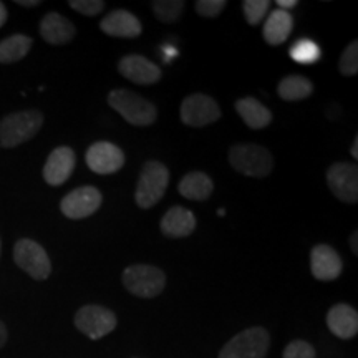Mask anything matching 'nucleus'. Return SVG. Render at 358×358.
Instances as JSON below:
<instances>
[{
    "mask_svg": "<svg viewBox=\"0 0 358 358\" xmlns=\"http://www.w3.org/2000/svg\"><path fill=\"white\" fill-rule=\"evenodd\" d=\"M108 105L133 127H150L156 122V116H158L153 103L131 90L118 88L110 92Z\"/></svg>",
    "mask_w": 358,
    "mask_h": 358,
    "instance_id": "obj_1",
    "label": "nucleus"
},
{
    "mask_svg": "<svg viewBox=\"0 0 358 358\" xmlns=\"http://www.w3.org/2000/svg\"><path fill=\"white\" fill-rule=\"evenodd\" d=\"M229 163L237 173L249 178H266L274 169L272 153L261 145H234L229 150Z\"/></svg>",
    "mask_w": 358,
    "mask_h": 358,
    "instance_id": "obj_2",
    "label": "nucleus"
},
{
    "mask_svg": "<svg viewBox=\"0 0 358 358\" xmlns=\"http://www.w3.org/2000/svg\"><path fill=\"white\" fill-rule=\"evenodd\" d=\"M43 115L37 110L17 111L0 122V146L15 148L29 141L40 131Z\"/></svg>",
    "mask_w": 358,
    "mask_h": 358,
    "instance_id": "obj_3",
    "label": "nucleus"
},
{
    "mask_svg": "<svg viewBox=\"0 0 358 358\" xmlns=\"http://www.w3.org/2000/svg\"><path fill=\"white\" fill-rule=\"evenodd\" d=\"M169 182V171L159 161H148L143 166L134 192V201L141 209L153 208L163 199Z\"/></svg>",
    "mask_w": 358,
    "mask_h": 358,
    "instance_id": "obj_4",
    "label": "nucleus"
},
{
    "mask_svg": "<svg viewBox=\"0 0 358 358\" xmlns=\"http://www.w3.org/2000/svg\"><path fill=\"white\" fill-rule=\"evenodd\" d=\"M123 285L136 297L153 299L164 290L166 274L155 266L134 264L123 271Z\"/></svg>",
    "mask_w": 358,
    "mask_h": 358,
    "instance_id": "obj_5",
    "label": "nucleus"
},
{
    "mask_svg": "<svg viewBox=\"0 0 358 358\" xmlns=\"http://www.w3.org/2000/svg\"><path fill=\"white\" fill-rule=\"evenodd\" d=\"M268 347L271 335L267 330L262 327H250L232 337L219 352V358H266Z\"/></svg>",
    "mask_w": 358,
    "mask_h": 358,
    "instance_id": "obj_6",
    "label": "nucleus"
},
{
    "mask_svg": "<svg viewBox=\"0 0 358 358\" xmlns=\"http://www.w3.org/2000/svg\"><path fill=\"white\" fill-rule=\"evenodd\" d=\"M13 261L35 280H45L50 277L52 264L48 254L32 239L17 241L13 248Z\"/></svg>",
    "mask_w": 358,
    "mask_h": 358,
    "instance_id": "obj_7",
    "label": "nucleus"
},
{
    "mask_svg": "<svg viewBox=\"0 0 358 358\" xmlns=\"http://www.w3.org/2000/svg\"><path fill=\"white\" fill-rule=\"evenodd\" d=\"M179 116L187 127L203 128L221 118V108L214 98L203 93H192L182 100Z\"/></svg>",
    "mask_w": 358,
    "mask_h": 358,
    "instance_id": "obj_8",
    "label": "nucleus"
},
{
    "mask_svg": "<svg viewBox=\"0 0 358 358\" xmlns=\"http://www.w3.org/2000/svg\"><path fill=\"white\" fill-rule=\"evenodd\" d=\"M75 327L92 340H100L116 329V315L101 306H85L75 315Z\"/></svg>",
    "mask_w": 358,
    "mask_h": 358,
    "instance_id": "obj_9",
    "label": "nucleus"
},
{
    "mask_svg": "<svg viewBox=\"0 0 358 358\" xmlns=\"http://www.w3.org/2000/svg\"><path fill=\"white\" fill-rule=\"evenodd\" d=\"M327 185L342 203L358 201V168L350 163H335L327 171Z\"/></svg>",
    "mask_w": 358,
    "mask_h": 358,
    "instance_id": "obj_10",
    "label": "nucleus"
},
{
    "mask_svg": "<svg viewBox=\"0 0 358 358\" xmlns=\"http://www.w3.org/2000/svg\"><path fill=\"white\" fill-rule=\"evenodd\" d=\"M103 203L101 192L93 186L77 187L62 199L60 209L69 219H85L95 214Z\"/></svg>",
    "mask_w": 358,
    "mask_h": 358,
    "instance_id": "obj_11",
    "label": "nucleus"
},
{
    "mask_svg": "<svg viewBox=\"0 0 358 358\" xmlns=\"http://www.w3.org/2000/svg\"><path fill=\"white\" fill-rule=\"evenodd\" d=\"M85 159L88 168L96 174H113L124 166V153L110 141L93 143Z\"/></svg>",
    "mask_w": 358,
    "mask_h": 358,
    "instance_id": "obj_12",
    "label": "nucleus"
},
{
    "mask_svg": "<svg viewBox=\"0 0 358 358\" xmlns=\"http://www.w3.org/2000/svg\"><path fill=\"white\" fill-rule=\"evenodd\" d=\"M75 163H77V156L71 148H55L43 166V179L50 186H62L66 182V179H70L75 169Z\"/></svg>",
    "mask_w": 358,
    "mask_h": 358,
    "instance_id": "obj_13",
    "label": "nucleus"
},
{
    "mask_svg": "<svg viewBox=\"0 0 358 358\" xmlns=\"http://www.w3.org/2000/svg\"><path fill=\"white\" fill-rule=\"evenodd\" d=\"M118 71L124 78L136 85H153L161 80L163 71L155 62L141 55H127L120 60Z\"/></svg>",
    "mask_w": 358,
    "mask_h": 358,
    "instance_id": "obj_14",
    "label": "nucleus"
},
{
    "mask_svg": "<svg viewBox=\"0 0 358 358\" xmlns=\"http://www.w3.org/2000/svg\"><path fill=\"white\" fill-rule=\"evenodd\" d=\"M342 259L332 245L319 244L310 250V271L319 280H335L342 274Z\"/></svg>",
    "mask_w": 358,
    "mask_h": 358,
    "instance_id": "obj_15",
    "label": "nucleus"
},
{
    "mask_svg": "<svg viewBox=\"0 0 358 358\" xmlns=\"http://www.w3.org/2000/svg\"><path fill=\"white\" fill-rule=\"evenodd\" d=\"M100 29L103 34L118 38H136L143 32V25L138 20V17L124 10V8H116V10L110 12L100 22Z\"/></svg>",
    "mask_w": 358,
    "mask_h": 358,
    "instance_id": "obj_16",
    "label": "nucleus"
},
{
    "mask_svg": "<svg viewBox=\"0 0 358 358\" xmlns=\"http://www.w3.org/2000/svg\"><path fill=\"white\" fill-rule=\"evenodd\" d=\"M161 232L171 239H181L192 234L196 229V216L182 206H173L161 219Z\"/></svg>",
    "mask_w": 358,
    "mask_h": 358,
    "instance_id": "obj_17",
    "label": "nucleus"
},
{
    "mask_svg": "<svg viewBox=\"0 0 358 358\" xmlns=\"http://www.w3.org/2000/svg\"><path fill=\"white\" fill-rule=\"evenodd\" d=\"M327 325L335 337L353 338L358 334V313L347 303H337L327 313Z\"/></svg>",
    "mask_w": 358,
    "mask_h": 358,
    "instance_id": "obj_18",
    "label": "nucleus"
},
{
    "mask_svg": "<svg viewBox=\"0 0 358 358\" xmlns=\"http://www.w3.org/2000/svg\"><path fill=\"white\" fill-rule=\"evenodd\" d=\"M77 34V29L66 17L57 12H50L40 22V35L47 43L64 45L69 43Z\"/></svg>",
    "mask_w": 358,
    "mask_h": 358,
    "instance_id": "obj_19",
    "label": "nucleus"
},
{
    "mask_svg": "<svg viewBox=\"0 0 358 358\" xmlns=\"http://www.w3.org/2000/svg\"><path fill=\"white\" fill-rule=\"evenodd\" d=\"M292 29L294 17L289 12L275 8V10L271 12L266 24H264V38H266L268 45L277 47V45H282L289 38V35L292 34Z\"/></svg>",
    "mask_w": 358,
    "mask_h": 358,
    "instance_id": "obj_20",
    "label": "nucleus"
},
{
    "mask_svg": "<svg viewBox=\"0 0 358 358\" xmlns=\"http://www.w3.org/2000/svg\"><path fill=\"white\" fill-rule=\"evenodd\" d=\"M236 111L243 118V122L252 129H264L272 123L271 110L252 96H245L237 100Z\"/></svg>",
    "mask_w": 358,
    "mask_h": 358,
    "instance_id": "obj_21",
    "label": "nucleus"
},
{
    "mask_svg": "<svg viewBox=\"0 0 358 358\" xmlns=\"http://www.w3.org/2000/svg\"><path fill=\"white\" fill-rule=\"evenodd\" d=\"M178 191L182 198L189 201H206L211 198L214 191V182L206 173L192 171L187 173L186 176L179 181Z\"/></svg>",
    "mask_w": 358,
    "mask_h": 358,
    "instance_id": "obj_22",
    "label": "nucleus"
},
{
    "mask_svg": "<svg viewBox=\"0 0 358 358\" xmlns=\"http://www.w3.org/2000/svg\"><path fill=\"white\" fill-rule=\"evenodd\" d=\"M279 96L285 101H301L306 100L313 93V85L308 78L302 75H289L282 78L277 87Z\"/></svg>",
    "mask_w": 358,
    "mask_h": 358,
    "instance_id": "obj_23",
    "label": "nucleus"
},
{
    "mask_svg": "<svg viewBox=\"0 0 358 358\" xmlns=\"http://www.w3.org/2000/svg\"><path fill=\"white\" fill-rule=\"evenodd\" d=\"M32 48V38L24 34H15L0 42V64H15Z\"/></svg>",
    "mask_w": 358,
    "mask_h": 358,
    "instance_id": "obj_24",
    "label": "nucleus"
},
{
    "mask_svg": "<svg viewBox=\"0 0 358 358\" xmlns=\"http://www.w3.org/2000/svg\"><path fill=\"white\" fill-rule=\"evenodd\" d=\"M186 3L182 0H156L151 3L155 17L163 24H174L185 12Z\"/></svg>",
    "mask_w": 358,
    "mask_h": 358,
    "instance_id": "obj_25",
    "label": "nucleus"
},
{
    "mask_svg": "<svg viewBox=\"0 0 358 358\" xmlns=\"http://www.w3.org/2000/svg\"><path fill=\"white\" fill-rule=\"evenodd\" d=\"M290 57H292L294 62H297V64H317L320 58V48L317 47V43H313L312 40L302 38L292 45V48H290Z\"/></svg>",
    "mask_w": 358,
    "mask_h": 358,
    "instance_id": "obj_26",
    "label": "nucleus"
},
{
    "mask_svg": "<svg viewBox=\"0 0 358 358\" xmlns=\"http://www.w3.org/2000/svg\"><path fill=\"white\" fill-rule=\"evenodd\" d=\"M268 7H271V2H267V0H244L243 12L245 20L250 25H259L268 12Z\"/></svg>",
    "mask_w": 358,
    "mask_h": 358,
    "instance_id": "obj_27",
    "label": "nucleus"
},
{
    "mask_svg": "<svg viewBox=\"0 0 358 358\" xmlns=\"http://www.w3.org/2000/svg\"><path fill=\"white\" fill-rule=\"evenodd\" d=\"M340 73L345 77H355L358 73V42H353L343 50L342 57H340Z\"/></svg>",
    "mask_w": 358,
    "mask_h": 358,
    "instance_id": "obj_28",
    "label": "nucleus"
},
{
    "mask_svg": "<svg viewBox=\"0 0 358 358\" xmlns=\"http://www.w3.org/2000/svg\"><path fill=\"white\" fill-rule=\"evenodd\" d=\"M282 358H315V348L306 340H292L285 347Z\"/></svg>",
    "mask_w": 358,
    "mask_h": 358,
    "instance_id": "obj_29",
    "label": "nucleus"
},
{
    "mask_svg": "<svg viewBox=\"0 0 358 358\" xmlns=\"http://www.w3.org/2000/svg\"><path fill=\"white\" fill-rule=\"evenodd\" d=\"M226 7V0H198V2H196V12H198L201 17H206V19H214L219 13H222Z\"/></svg>",
    "mask_w": 358,
    "mask_h": 358,
    "instance_id": "obj_30",
    "label": "nucleus"
},
{
    "mask_svg": "<svg viewBox=\"0 0 358 358\" xmlns=\"http://www.w3.org/2000/svg\"><path fill=\"white\" fill-rule=\"evenodd\" d=\"M70 7L82 15L95 17L105 8V2L101 0H71Z\"/></svg>",
    "mask_w": 358,
    "mask_h": 358,
    "instance_id": "obj_31",
    "label": "nucleus"
},
{
    "mask_svg": "<svg viewBox=\"0 0 358 358\" xmlns=\"http://www.w3.org/2000/svg\"><path fill=\"white\" fill-rule=\"evenodd\" d=\"M277 7H279L280 10L287 12L289 8L297 7V0H279V2H277Z\"/></svg>",
    "mask_w": 358,
    "mask_h": 358,
    "instance_id": "obj_32",
    "label": "nucleus"
},
{
    "mask_svg": "<svg viewBox=\"0 0 358 358\" xmlns=\"http://www.w3.org/2000/svg\"><path fill=\"white\" fill-rule=\"evenodd\" d=\"M7 342V327L0 322V348L6 345Z\"/></svg>",
    "mask_w": 358,
    "mask_h": 358,
    "instance_id": "obj_33",
    "label": "nucleus"
},
{
    "mask_svg": "<svg viewBox=\"0 0 358 358\" xmlns=\"http://www.w3.org/2000/svg\"><path fill=\"white\" fill-rule=\"evenodd\" d=\"M17 3H19V6H22V7H27V8L40 6L38 0H29V2H25V0H17Z\"/></svg>",
    "mask_w": 358,
    "mask_h": 358,
    "instance_id": "obj_34",
    "label": "nucleus"
},
{
    "mask_svg": "<svg viewBox=\"0 0 358 358\" xmlns=\"http://www.w3.org/2000/svg\"><path fill=\"white\" fill-rule=\"evenodd\" d=\"M7 22V8L0 2V27H3V24Z\"/></svg>",
    "mask_w": 358,
    "mask_h": 358,
    "instance_id": "obj_35",
    "label": "nucleus"
},
{
    "mask_svg": "<svg viewBox=\"0 0 358 358\" xmlns=\"http://www.w3.org/2000/svg\"><path fill=\"white\" fill-rule=\"evenodd\" d=\"M357 239H358V232H353L352 234V239H350V244H352V250H353V254H358V243H357Z\"/></svg>",
    "mask_w": 358,
    "mask_h": 358,
    "instance_id": "obj_36",
    "label": "nucleus"
},
{
    "mask_svg": "<svg viewBox=\"0 0 358 358\" xmlns=\"http://www.w3.org/2000/svg\"><path fill=\"white\" fill-rule=\"evenodd\" d=\"M352 156H353V158H358V138H357V140L355 141H353V146H352Z\"/></svg>",
    "mask_w": 358,
    "mask_h": 358,
    "instance_id": "obj_37",
    "label": "nucleus"
},
{
    "mask_svg": "<svg viewBox=\"0 0 358 358\" xmlns=\"http://www.w3.org/2000/svg\"><path fill=\"white\" fill-rule=\"evenodd\" d=\"M0 249H2V243H0Z\"/></svg>",
    "mask_w": 358,
    "mask_h": 358,
    "instance_id": "obj_38",
    "label": "nucleus"
}]
</instances>
